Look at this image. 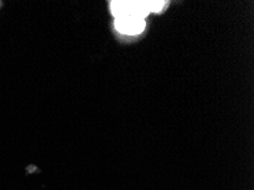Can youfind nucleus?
<instances>
[{
	"instance_id": "nucleus-1",
	"label": "nucleus",
	"mask_w": 254,
	"mask_h": 190,
	"mask_svg": "<svg viewBox=\"0 0 254 190\" xmlns=\"http://www.w3.org/2000/svg\"><path fill=\"white\" fill-rule=\"evenodd\" d=\"M168 2L161 0H119L111 1V11L115 18L122 17H137L142 18L149 13H159L162 10Z\"/></svg>"
},
{
	"instance_id": "nucleus-2",
	"label": "nucleus",
	"mask_w": 254,
	"mask_h": 190,
	"mask_svg": "<svg viewBox=\"0 0 254 190\" xmlns=\"http://www.w3.org/2000/svg\"><path fill=\"white\" fill-rule=\"evenodd\" d=\"M114 26L118 32L126 36H137L146 28V22L142 18L137 17H122L115 18Z\"/></svg>"
}]
</instances>
